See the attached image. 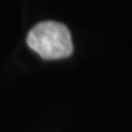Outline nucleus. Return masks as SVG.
Wrapping results in <instances>:
<instances>
[{"label": "nucleus", "mask_w": 132, "mask_h": 132, "mask_svg": "<svg viewBox=\"0 0 132 132\" xmlns=\"http://www.w3.org/2000/svg\"><path fill=\"white\" fill-rule=\"evenodd\" d=\"M27 45L43 59H61L73 53L69 28L53 20L38 23L30 30Z\"/></svg>", "instance_id": "f257e3e1"}]
</instances>
